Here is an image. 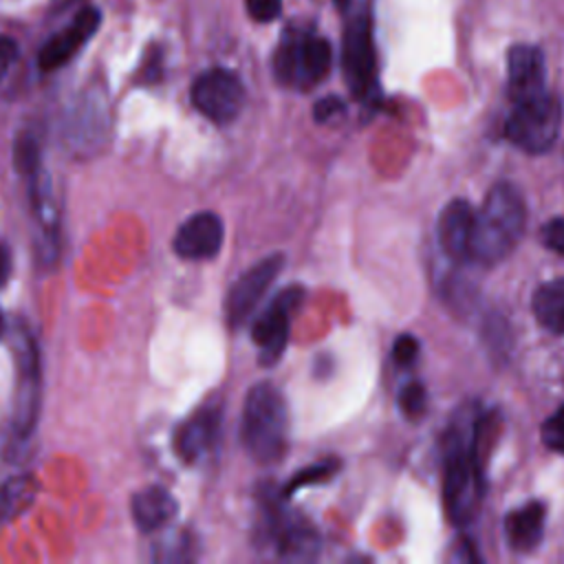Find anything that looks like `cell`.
<instances>
[{
	"mask_svg": "<svg viewBox=\"0 0 564 564\" xmlns=\"http://www.w3.org/2000/svg\"><path fill=\"white\" fill-rule=\"evenodd\" d=\"M485 419L471 416L449 425L445 436V476H443V502L454 524H465L474 518L482 498V438Z\"/></svg>",
	"mask_w": 564,
	"mask_h": 564,
	"instance_id": "cell-1",
	"label": "cell"
},
{
	"mask_svg": "<svg viewBox=\"0 0 564 564\" xmlns=\"http://www.w3.org/2000/svg\"><path fill=\"white\" fill-rule=\"evenodd\" d=\"M527 227L522 194L507 181L496 183L474 214L469 258L480 264H498L520 242Z\"/></svg>",
	"mask_w": 564,
	"mask_h": 564,
	"instance_id": "cell-2",
	"label": "cell"
},
{
	"mask_svg": "<svg viewBox=\"0 0 564 564\" xmlns=\"http://www.w3.org/2000/svg\"><path fill=\"white\" fill-rule=\"evenodd\" d=\"M286 401L271 381L249 388L242 405L240 438L247 454L260 465H273L286 449Z\"/></svg>",
	"mask_w": 564,
	"mask_h": 564,
	"instance_id": "cell-3",
	"label": "cell"
},
{
	"mask_svg": "<svg viewBox=\"0 0 564 564\" xmlns=\"http://www.w3.org/2000/svg\"><path fill=\"white\" fill-rule=\"evenodd\" d=\"M267 491L260 502V518L256 522L258 544L267 546L278 560L308 562L319 553V533L308 518L289 509L282 498Z\"/></svg>",
	"mask_w": 564,
	"mask_h": 564,
	"instance_id": "cell-4",
	"label": "cell"
},
{
	"mask_svg": "<svg viewBox=\"0 0 564 564\" xmlns=\"http://www.w3.org/2000/svg\"><path fill=\"white\" fill-rule=\"evenodd\" d=\"M562 128V101L542 90L533 97L513 101L507 119V139L529 154H542L553 148Z\"/></svg>",
	"mask_w": 564,
	"mask_h": 564,
	"instance_id": "cell-5",
	"label": "cell"
},
{
	"mask_svg": "<svg viewBox=\"0 0 564 564\" xmlns=\"http://www.w3.org/2000/svg\"><path fill=\"white\" fill-rule=\"evenodd\" d=\"M13 361H15V390H13L11 430L15 438H29L40 419L42 370H40L37 344L26 330H18L13 337Z\"/></svg>",
	"mask_w": 564,
	"mask_h": 564,
	"instance_id": "cell-6",
	"label": "cell"
},
{
	"mask_svg": "<svg viewBox=\"0 0 564 564\" xmlns=\"http://www.w3.org/2000/svg\"><path fill=\"white\" fill-rule=\"evenodd\" d=\"M330 59V44L324 37L293 35L278 48L273 70L282 84L306 90L328 75Z\"/></svg>",
	"mask_w": 564,
	"mask_h": 564,
	"instance_id": "cell-7",
	"label": "cell"
},
{
	"mask_svg": "<svg viewBox=\"0 0 564 564\" xmlns=\"http://www.w3.org/2000/svg\"><path fill=\"white\" fill-rule=\"evenodd\" d=\"M341 66L346 84L355 97L364 99L375 90L377 57L372 44V24L366 13L350 18L344 29Z\"/></svg>",
	"mask_w": 564,
	"mask_h": 564,
	"instance_id": "cell-8",
	"label": "cell"
},
{
	"mask_svg": "<svg viewBox=\"0 0 564 564\" xmlns=\"http://www.w3.org/2000/svg\"><path fill=\"white\" fill-rule=\"evenodd\" d=\"M245 99L247 93L240 77L227 68H209L192 84L194 108L214 123L234 121L240 115Z\"/></svg>",
	"mask_w": 564,
	"mask_h": 564,
	"instance_id": "cell-9",
	"label": "cell"
},
{
	"mask_svg": "<svg viewBox=\"0 0 564 564\" xmlns=\"http://www.w3.org/2000/svg\"><path fill=\"white\" fill-rule=\"evenodd\" d=\"M302 297H304L302 286L282 289L269 302V306L258 315V319L251 328V339L260 350L258 359L262 366H271L282 357L286 341H289L291 317H293L295 308L300 306Z\"/></svg>",
	"mask_w": 564,
	"mask_h": 564,
	"instance_id": "cell-10",
	"label": "cell"
},
{
	"mask_svg": "<svg viewBox=\"0 0 564 564\" xmlns=\"http://www.w3.org/2000/svg\"><path fill=\"white\" fill-rule=\"evenodd\" d=\"M282 264H284L282 253H271L258 260L253 267H249L231 284L225 302V317L231 328L242 326L251 317V313L256 311V306L260 304V300L264 297L273 280L280 275Z\"/></svg>",
	"mask_w": 564,
	"mask_h": 564,
	"instance_id": "cell-11",
	"label": "cell"
},
{
	"mask_svg": "<svg viewBox=\"0 0 564 564\" xmlns=\"http://www.w3.org/2000/svg\"><path fill=\"white\" fill-rule=\"evenodd\" d=\"M223 220L214 212L192 214L174 234V251L185 260H209L223 247Z\"/></svg>",
	"mask_w": 564,
	"mask_h": 564,
	"instance_id": "cell-12",
	"label": "cell"
},
{
	"mask_svg": "<svg viewBox=\"0 0 564 564\" xmlns=\"http://www.w3.org/2000/svg\"><path fill=\"white\" fill-rule=\"evenodd\" d=\"M101 13L97 9H84L66 31H59L53 35L40 51L37 64L42 70H53L62 64H66L82 46L93 37V33L99 29Z\"/></svg>",
	"mask_w": 564,
	"mask_h": 564,
	"instance_id": "cell-13",
	"label": "cell"
},
{
	"mask_svg": "<svg viewBox=\"0 0 564 564\" xmlns=\"http://www.w3.org/2000/svg\"><path fill=\"white\" fill-rule=\"evenodd\" d=\"M507 84L513 101H520L546 90L542 51L529 44L511 46L507 53Z\"/></svg>",
	"mask_w": 564,
	"mask_h": 564,
	"instance_id": "cell-14",
	"label": "cell"
},
{
	"mask_svg": "<svg viewBox=\"0 0 564 564\" xmlns=\"http://www.w3.org/2000/svg\"><path fill=\"white\" fill-rule=\"evenodd\" d=\"M220 427V410L214 405H205L187 416L176 434H174V449L181 460L194 463L200 458L216 441Z\"/></svg>",
	"mask_w": 564,
	"mask_h": 564,
	"instance_id": "cell-15",
	"label": "cell"
},
{
	"mask_svg": "<svg viewBox=\"0 0 564 564\" xmlns=\"http://www.w3.org/2000/svg\"><path fill=\"white\" fill-rule=\"evenodd\" d=\"M474 207L465 198L449 200L438 216V242L447 258L467 260L474 229Z\"/></svg>",
	"mask_w": 564,
	"mask_h": 564,
	"instance_id": "cell-16",
	"label": "cell"
},
{
	"mask_svg": "<svg viewBox=\"0 0 564 564\" xmlns=\"http://www.w3.org/2000/svg\"><path fill=\"white\" fill-rule=\"evenodd\" d=\"M130 511L134 524L148 533L165 527L176 516L178 502L165 487L148 485L132 496Z\"/></svg>",
	"mask_w": 564,
	"mask_h": 564,
	"instance_id": "cell-17",
	"label": "cell"
},
{
	"mask_svg": "<svg viewBox=\"0 0 564 564\" xmlns=\"http://www.w3.org/2000/svg\"><path fill=\"white\" fill-rule=\"evenodd\" d=\"M505 535L513 551H531L544 535V505L533 500L513 509L505 518Z\"/></svg>",
	"mask_w": 564,
	"mask_h": 564,
	"instance_id": "cell-18",
	"label": "cell"
},
{
	"mask_svg": "<svg viewBox=\"0 0 564 564\" xmlns=\"http://www.w3.org/2000/svg\"><path fill=\"white\" fill-rule=\"evenodd\" d=\"M533 315L551 333L564 335V278L544 282L533 293Z\"/></svg>",
	"mask_w": 564,
	"mask_h": 564,
	"instance_id": "cell-19",
	"label": "cell"
},
{
	"mask_svg": "<svg viewBox=\"0 0 564 564\" xmlns=\"http://www.w3.org/2000/svg\"><path fill=\"white\" fill-rule=\"evenodd\" d=\"M37 494V482L31 474L11 476L0 485V522L18 518L31 507Z\"/></svg>",
	"mask_w": 564,
	"mask_h": 564,
	"instance_id": "cell-20",
	"label": "cell"
},
{
	"mask_svg": "<svg viewBox=\"0 0 564 564\" xmlns=\"http://www.w3.org/2000/svg\"><path fill=\"white\" fill-rule=\"evenodd\" d=\"M13 165L15 170L31 178L35 176L40 170H42V163H40V145L35 141L33 134L29 132H22L15 143H13Z\"/></svg>",
	"mask_w": 564,
	"mask_h": 564,
	"instance_id": "cell-21",
	"label": "cell"
},
{
	"mask_svg": "<svg viewBox=\"0 0 564 564\" xmlns=\"http://www.w3.org/2000/svg\"><path fill=\"white\" fill-rule=\"evenodd\" d=\"M337 467H339L337 460H322V463H315V465H311V467H306V469H300L295 476H291V480H289L286 487L282 489V496L289 498V496L295 494L300 487L328 480V478L337 471Z\"/></svg>",
	"mask_w": 564,
	"mask_h": 564,
	"instance_id": "cell-22",
	"label": "cell"
},
{
	"mask_svg": "<svg viewBox=\"0 0 564 564\" xmlns=\"http://www.w3.org/2000/svg\"><path fill=\"white\" fill-rule=\"evenodd\" d=\"M425 399H427L425 386L419 383V381H410V383H405V386L401 388V392H399V408H401V412H403L405 416L416 419V416H421L423 410H425Z\"/></svg>",
	"mask_w": 564,
	"mask_h": 564,
	"instance_id": "cell-23",
	"label": "cell"
},
{
	"mask_svg": "<svg viewBox=\"0 0 564 564\" xmlns=\"http://www.w3.org/2000/svg\"><path fill=\"white\" fill-rule=\"evenodd\" d=\"M542 441L553 452L564 454V405L555 410L542 425Z\"/></svg>",
	"mask_w": 564,
	"mask_h": 564,
	"instance_id": "cell-24",
	"label": "cell"
},
{
	"mask_svg": "<svg viewBox=\"0 0 564 564\" xmlns=\"http://www.w3.org/2000/svg\"><path fill=\"white\" fill-rule=\"evenodd\" d=\"M419 339L410 333H401L392 344V357L399 366H410L419 357Z\"/></svg>",
	"mask_w": 564,
	"mask_h": 564,
	"instance_id": "cell-25",
	"label": "cell"
},
{
	"mask_svg": "<svg viewBox=\"0 0 564 564\" xmlns=\"http://www.w3.org/2000/svg\"><path fill=\"white\" fill-rule=\"evenodd\" d=\"M247 13L256 22H271L282 11V0H245Z\"/></svg>",
	"mask_w": 564,
	"mask_h": 564,
	"instance_id": "cell-26",
	"label": "cell"
},
{
	"mask_svg": "<svg viewBox=\"0 0 564 564\" xmlns=\"http://www.w3.org/2000/svg\"><path fill=\"white\" fill-rule=\"evenodd\" d=\"M540 238L551 251L564 256V218H553L546 225H542Z\"/></svg>",
	"mask_w": 564,
	"mask_h": 564,
	"instance_id": "cell-27",
	"label": "cell"
},
{
	"mask_svg": "<svg viewBox=\"0 0 564 564\" xmlns=\"http://www.w3.org/2000/svg\"><path fill=\"white\" fill-rule=\"evenodd\" d=\"M344 101L339 99V97H324V99H319L317 104H315V108H313V117H315V121H328V119H333L335 115H339V112H344Z\"/></svg>",
	"mask_w": 564,
	"mask_h": 564,
	"instance_id": "cell-28",
	"label": "cell"
},
{
	"mask_svg": "<svg viewBox=\"0 0 564 564\" xmlns=\"http://www.w3.org/2000/svg\"><path fill=\"white\" fill-rule=\"evenodd\" d=\"M18 57V44L15 40L0 35V79L7 75V70L11 68V64Z\"/></svg>",
	"mask_w": 564,
	"mask_h": 564,
	"instance_id": "cell-29",
	"label": "cell"
},
{
	"mask_svg": "<svg viewBox=\"0 0 564 564\" xmlns=\"http://www.w3.org/2000/svg\"><path fill=\"white\" fill-rule=\"evenodd\" d=\"M9 275V253L7 249L0 245V284L7 280Z\"/></svg>",
	"mask_w": 564,
	"mask_h": 564,
	"instance_id": "cell-30",
	"label": "cell"
},
{
	"mask_svg": "<svg viewBox=\"0 0 564 564\" xmlns=\"http://www.w3.org/2000/svg\"><path fill=\"white\" fill-rule=\"evenodd\" d=\"M348 2H350V0H335V4H337V7H346Z\"/></svg>",
	"mask_w": 564,
	"mask_h": 564,
	"instance_id": "cell-31",
	"label": "cell"
},
{
	"mask_svg": "<svg viewBox=\"0 0 564 564\" xmlns=\"http://www.w3.org/2000/svg\"><path fill=\"white\" fill-rule=\"evenodd\" d=\"M0 330H2V315H0Z\"/></svg>",
	"mask_w": 564,
	"mask_h": 564,
	"instance_id": "cell-32",
	"label": "cell"
}]
</instances>
